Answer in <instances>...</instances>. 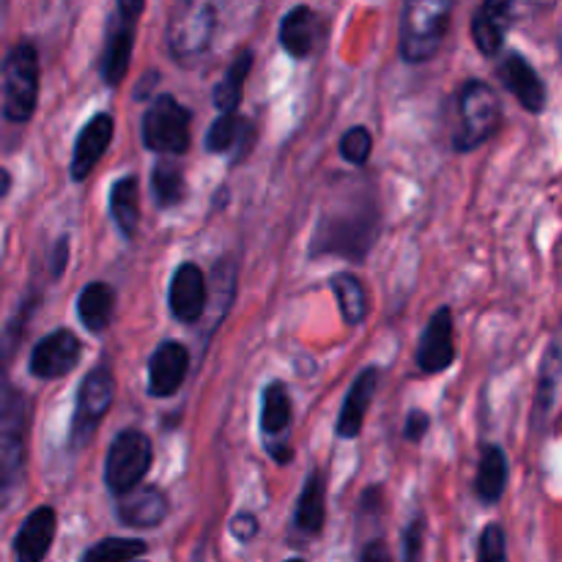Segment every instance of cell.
Masks as SVG:
<instances>
[{
  "label": "cell",
  "instance_id": "cell-36",
  "mask_svg": "<svg viewBox=\"0 0 562 562\" xmlns=\"http://www.w3.org/2000/svg\"><path fill=\"white\" fill-rule=\"evenodd\" d=\"M426 519L417 514L404 532V562H426Z\"/></svg>",
  "mask_w": 562,
  "mask_h": 562
},
{
  "label": "cell",
  "instance_id": "cell-30",
  "mask_svg": "<svg viewBox=\"0 0 562 562\" xmlns=\"http://www.w3.org/2000/svg\"><path fill=\"white\" fill-rule=\"evenodd\" d=\"M291 415H294V406H291V395L285 382H272L267 384L261 395V431L263 437L272 439L278 434H283L291 426Z\"/></svg>",
  "mask_w": 562,
  "mask_h": 562
},
{
  "label": "cell",
  "instance_id": "cell-29",
  "mask_svg": "<svg viewBox=\"0 0 562 562\" xmlns=\"http://www.w3.org/2000/svg\"><path fill=\"white\" fill-rule=\"evenodd\" d=\"M335 291V300H338L340 316L349 327H360L368 318V291L362 285V280L351 272H338L333 280H329Z\"/></svg>",
  "mask_w": 562,
  "mask_h": 562
},
{
  "label": "cell",
  "instance_id": "cell-42",
  "mask_svg": "<svg viewBox=\"0 0 562 562\" xmlns=\"http://www.w3.org/2000/svg\"><path fill=\"white\" fill-rule=\"evenodd\" d=\"M285 562H305V560H300V558H294V560H285Z\"/></svg>",
  "mask_w": 562,
  "mask_h": 562
},
{
  "label": "cell",
  "instance_id": "cell-9",
  "mask_svg": "<svg viewBox=\"0 0 562 562\" xmlns=\"http://www.w3.org/2000/svg\"><path fill=\"white\" fill-rule=\"evenodd\" d=\"M115 398V376L108 366L91 368V373H86L80 390H77V404H75V417H71V448L80 450L97 434L99 423L104 420V415L110 412Z\"/></svg>",
  "mask_w": 562,
  "mask_h": 562
},
{
  "label": "cell",
  "instance_id": "cell-20",
  "mask_svg": "<svg viewBox=\"0 0 562 562\" xmlns=\"http://www.w3.org/2000/svg\"><path fill=\"white\" fill-rule=\"evenodd\" d=\"M379 387V368H366L357 373L351 382L349 393H346L344 406H340L338 423H335V434L338 439H357L362 434V423H366L368 409H371L373 393Z\"/></svg>",
  "mask_w": 562,
  "mask_h": 562
},
{
  "label": "cell",
  "instance_id": "cell-22",
  "mask_svg": "<svg viewBox=\"0 0 562 562\" xmlns=\"http://www.w3.org/2000/svg\"><path fill=\"white\" fill-rule=\"evenodd\" d=\"M252 143H256V124L239 113L220 115L206 132V146L209 154H234V159H245L250 154Z\"/></svg>",
  "mask_w": 562,
  "mask_h": 562
},
{
  "label": "cell",
  "instance_id": "cell-1",
  "mask_svg": "<svg viewBox=\"0 0 562 562\" xmlns=\"http://www.w3.org/2000/svg\"><path fill=\"white\" fill-rule=\"evenodd\" d=\"M379 231V209L373 195L340 203L322 214L311 241V256H346L362 261L371 252Z\"/></svg>",
  "mask_w": 562,
  "mask_h": 562
},
{
  "label": "cell",
  "instance_id": "cell-28",
  "mask_svg": "<svg viewBox=\"0 0 562 562\" xmlns=\"http://www.w3.org/2000/svg\"><path fill=\"white\" fill-rule=\"evenodd\" d=\"M252 58H256L252 49H241V53L234 58V64L228 66V71L223 75V80L214 86L212 102L214 108L220 110V115H231L239 110L241 97H245V82L252 69Z\"/></svg>",
  "mask_w": 562,
  "mask_h": 562
},
{
  "label": "cell",
  "instance_id": "cell-40",
  "mask_svg": "<svg viewBox=\"0 0 562 562\" xmlns=\"http://www.w3.org/2000/svg\"><path fill=\"white\" fill-rule=\"evenodd\" d=\"M66 258H69V239H66V236H60L58 245H55V252H53V278H60V274H64Z\"/></svg>",
  "mask_w": 562,
  "mask_h": 562
},
{
  "label": "cell",
  "instance_id": "cell-27",
  "mask_svg": "<svg viewBox=\"0 0 562 562\" xmlns=\"http://www.w3.org/2000/svg\"><path fill=\"white\" fill-rule=\"evenodd\" d=\"M110 217L126 239H135L140 225V181L137 176H121L110 187Z\"/></svg>",
  "mask_w": 562,
  "mask_h": 562
},
{
  "label": "cell",
  "instance_id": "cell-19",
  "mask_svg": "<svg viewBox=\"0 0 562 562\" xmlns=\"http://www.w3.org/2000/svg\"><path fill=\"white\" fill-rule=\"evenodd\" d=\"M170 514V503L165 497V492L159 486H148L140 483L137 488H132L130 494L119 497L115 505V516L124 527H135V530H151L159 527Z\"/></svg>",
  "mask_w": 562,
  "mask_h": 562
},
{
  "label": "cell",
  "instance_id": "cell-43",
  "mask_svg": "<svg viewBox=\"0 0 562 562\" xmlns=\"http://www.w3.org/2000/svg\"><path fill=\"white\" fill-rule=\"evenodd\" d=\"M135 562H137V560H135Z\"/></svg>",
  "mask_w": 562,
  "mask_h": 562
},
{
  "label": "cell",
  "instance_id": "cell-11",
  "mask_svg": "<svg viewBox=\"0 0 562 562\" xmlns=\"http://www.w3.org/2000/svg\"><path fill=\"white\" fill-rule=\"evenodd\" d=\"M82 344L71 329H55V333L44 335L31 351V373L42 382H53V379H64L66 373L75 371L80 366Z\"/></svg>",
  "mask_w": 562,
  "mask_h": 562
},
{
  "label": "cell",
  "instance_id": "cell-15",
  "mask_svg": "<svg viewBox=\"0 0 562 562\" xmlns=\"http://www.w3.org/2000/svg\"><path fill=\"white\" fill-rule=\"evenodd\" d=\"M562 401V333L554 335L543 355L541 373H538L536 404H532V428L538 434L547 431L549 423L554 420Z\"/></svg>",
  "mask_w": 562,
  "mask_h": 562
},
{
  "label": "cell",
  "instance_id": "cell-41",
  "mask_svg": "<svg viewBox=\"0 0 562 562\" xmlns=\"http://www.w3.org/2000/svg\"><path fill=\"white\" fill-rule=\"evenodd\" d=\"M9 190H11V176H9V170L0 168V198H5V192Z\"/></svg>",
  "mask_w": 562,
  "mask_h": 562
},
{
  "label": "cell",
  "instance_id": "cell-7",
  "mask_svg": "<svg viewBox=\"0 0 562 562\" xmlns=\"http://www.w3.org/2000/svg\"><path fill=\"white\" fill-rule=\"evenodd\" d=\"M38 102V53L31 42H20L3 60V115L14 124L33 119Z\"/></svg>",
  "mask_w": 562,
  "mask_h": 562
},
{
  "label": "cell",
  "instance_id": "cell-10",
  "mask_svg": "<svg viewBox=\"0 0 562 562\" xmlns=\"http://www.w3.org/2000/svg\"><path fill=\"white\" fill-rule=\"evenodd\" d=\"M146 5L140 0H121L108 20L104 31V53H102V80L110 88H119L124 82L126 71L132 64V49H135L137 16L143 14Z\"/></svg>",
  "mask_w": 562,
  "mask_h": 562
},
{
  "label": "cell",
  "instance_id": "cell-34",
  "mask_svg": "<svg viewBox=\"0 0 562 562\" xmlns=\"http://www.w3.org/2000/svg\"><path fill=\"white\" fill-rule=\"evenodd\" d=\"M338 151L340 157H344L349 165H355V168L368 165V159H371V151H373L371 130H368V126H351V130L344 132V137H340Z\"/></svg>",
  "mask_w": 562,
  "mask_h": 562
},
{
  "label": "cell",
  "instance_id": "cell-32",
  "mask_svg": "<svg viewBox=\"0 0 562 562\" xmlns=\"http://www.w3.org/2000/svg\"><path fill=\"white\" fill-rule=\"evenodd\" d=\"M146 541L140 538H102L93 543L80 562H135L146 554Z\"/></svg>",
  "mask_w": 562,
  "mask_h": 562
},
{
  "label": "cell",
  "instance_id": "cell-13",
  "mask_svg": "<svg viewBox=\"0 0 562 562\" xmlns=\"http://www.w3.org/2000/svg\"><path fill=\"white\" fill-rule=\"evenodd\" d=\"M456 362V340H453V311L448 305L439 307L428 318L426 329L417 344V368L423 373H445Z\"/></svg>",
  "mask_w": 562,
  "mask_h": 562
},
{
  "label": "cell",
  "instance_id": "cell-35",
  "mask_svg": "<svg viewBox=\"0 0 562 562\" xmlns=\"http://www.w3.org/2000/svg\"><path fill=\"white\" fill-rule=\"evenodd\" d=\"M477 562H508V541L497 521L483 527L481 541H477Z\"/></svg>",
  "mask_w": 562,
  "mask_h": 562
},
{
  "label": "cell",
  "instance_id": "cell-38",
  "mask_svg": "<svg viewBox=\"0 0 562 562\" xmlns=\"http://www.w3.org/2000/svg\"><path fill=\"white\" fill-rule=\"evenodd\" d=\"M258 530H261V525H258L256 516L247 514V510L236 514L234 521H231V532H234L236 541H241V543H250L252 538L258 536Z\"/></svg>",
  "mask_w": 562,
  "mask_h": 562
},
{
  "label": "cell",
  "instance_id": "cell-33",
  "mask_svg": "<svg viewBox=\"0 0 562 562\" xmlns=\"http://www.w3.org/2000/svg\"><path fill=\"white\" fill-rule=\"evenodd\" d=\"M33 311H36V300L22 302L20 311L14 313V318L5 324L3 335H0V379L9 373V366H11V360H14L16 349H20L22 335H25V324H27V318H31Z\"/></svg>",
  "mask_w": 562,
  "mask_h": 562
},
{
  "label": "cell",
  "instance_id": "cell-17",
  "mask_svg": "<svg viewBox=\"0 0 562 562\" xmlns=\"http://www.w3.org/2000/svg\"><path fill=\"white\" fill-rule=\"evenodd\" d=\"M113 130L115 121L110 113H97L88 119V124L77 135L75 151H71V181H86L91 176V170L97 168L99 159L104 157V151L113 143Z\"/></svg>",
  "mask_w": 562,
  "mask_h": 562
},
{
  "label": "cell",
  "instance_id": "cell-31",
  "mask_svg": "<svg viewBox=\"0 0 562 562\" xmlns=\"http://www.w3.org/2000/svg\"><path fill=\"white\" fill-rule=\"evenodd\" d=\"M151 190L154 201H157L159 209L179 206L187 198V181L184 170H181L179 162H173L170 157H162L151 170Z\"/></svg>",
  "mask_w": 562,
  "mask_h": 562
},
{
  "label": "cell",
  "instance_id": "cell-16",
  "mask_svg": "<svg viewBox=\"0 0 562 562\" xmlns=\"http://www.w3.org/2000/svg\"><path fill=\"white\" fill-rule=\"evenodd\" d=\"M497 77L503 86L516 97V102L527 110V113L538 115L547 108V86H543L541 75L536 66L525 58L521 53H508L497 66Z\"/></svg>",
  "mask_w": 562,
  "mask_h": 562
},
{
  "label": "cell",
  "instance_id": "cell-21",
  "mask_svg": "<svg viewBox=\"0 0 562 562\" xmlns=\"http://www.w3.org/2000/svg\"><path fill=\"white\" fill-rule=\"evenodd\" d=\"M55 530H58V514H55V508L42 505V508L33 510L22 521L20 532L14 538L16 562H44L55 541Z\"/></svg>",
  "mask_w": 562,
  "mask_h": 562
},
{
  "label": "cell",
  "instance_id": "cell-6",
  "mask_svg": "<svg viewBox=\"0 0 562 562\" xmlns=\"http://www.w3.org/2000/svg\"><path fill=\"white\" fill-rule=\"evenodd\" d=\"M154 461V445L140 428H126L115 434L104 459V486L115 499L130 494L143 483Z\"/></svg>",
  "mask_w": 562,
  "mask_h": 562
},
{
  "label": "cell",
  "instance_id": "cell-18",
  "mask_svg": "<svg viewBox=\"0 0 562 562\" xmlns=\"http://www.w3.org/2000/svg\"><path fill=\"white\" fill-rule=\"evenodd\" d=\"M324 36H327V25L322 16L311 9V5H296L289 14L280 20V47L291 55V58H311L318 47H322Z\"/></svg>",
  "mask_w": 562,
  "mask_h": 562
},
{
  "label": "cell",
  "instance_id": "cell-5",
  "mask_svg": "<svg viewBox=\"0 0 562 562\" xmlns=\"http://www.w3.org/2000/svg\"><path fill=\"white\" fill-rule=\"evenodd\" d=\"M217 31V9L203 0H184L170 9L168 53L173 60L190 66L201 58Z\"/></svg>",
  "mask_w": 562,
  "mask_h": 562
},
{
  "label": "cell",
  "instance_id": "cell-25",
  "mask_svg": "<svg viewBox=\"0 0 562 562\" xmlns=\"http://www.w3.org/2000/svg\"><path fill=\"white\" fill-rule=\"evenodd\" d=\"M324 521H327V483H324L322 472L313 470L302 486L300 503H296L294 527L302 536L316 538L324 530Z\"/></svg>",
  "mask_w": 562,
  "mask_h": 562
},
{
  "label": "cell",
  "instance_id": "cell-39",
  "mask_svg": "<svg viewBox=\"0 0 562 562\" xmlns=\"http://www.w3.org/2000/svg\"><path fill=\"white\" fill-rule=\"evenodd\" d=\"M360 562H393V554H390L387 543L384 541H371L366 549H362Z\"/></svg>",
  "mask_w": 562,
  "mask_h": 562
},
{
  "label": "cell",
  "instance_id": "cell-14",
  "mask_svg": "<svg viewBox=\"0 0 562 562\" xmlns=\"http://www.w3.org/2000/svg\"><path fill=\"white\" fill-rule=\"evenodd\" d=\"M190 371V349L179 340H165L154 349L148 360V395L151 398H170L179 393Z\"/></svg>",
  "mask_w": 562,
  "mask_h": 562
},
{
  "label": "cell",
  "instance_id": "cell-24",
  "mask_svg": "<svg viewBox=\"0 0 562 562\" xmlns=\"http://www.w3.org/2000/svg\"><path fill=\"white\" fill-rule=\"evenodd\" d=\"M115 313V291L113 285L93 280L77 296V316H80L82 327L91 335H104L113 324Z\"/></svg>",
  "mask_w": 562,
  "mask_h": 562
},
{
  "label": "cell",
  "instance_id": "cell-37",
  "mask_svg": "<svg viewBox=\"0 0 562 562\" xmlns=\"http://www.w3.org/2000/svg\"><path fill=\"white\" fill-rule=\"evenodd\" d=\"M428 431H431V417H428V412L412 409L409 415H406V426H404V439H406V442L420 445L423 439H426Z\"/></svg>",
  "mask_w": 562,
  "mask_h": 562
},
{
  "label": "cell",
  "instance_id": "cell-12",
  "mask_svg": "<svg viewBox=\"0 0 562 562\" xmlns=\"http://www.w3.org/2000/svg\"><path fill=\"white\" fill-rule=\"evenodd\" d=\"M206 274L198 263L184 261L176 267L170 274V289H168V307L170 316L179 324H195L201 322L206 313Z\"/></svg>",
  "mask_w": 562,
  "mask_h": 562
},
{
  "label": "cell",
  "instance_id": "cell-3",
  "mask_svg": "<svg viewBox=\"0 0 562 562\" xmlns=\"http://www.w3.org/2000/svg\"><path fill=\"white\" fill-rule=\"evenodd\" d=\"M450 0H415L401 11V58L412 66L431 60L442 47L450 27Z\"/></svg>",
  "mask_w": 562,
  "mask_h": 562
},
{
  "label": "cell",
  "instance_id": "cell-26",
  "mask_svg": "<svg viewBox=\"0 0 562 562\" xmlns=\"http://www.w3.org/2000/svg\"><path fill=\"white\" fill-rule=\"evenodd\" d=\"M508 486V456L499 445H483L477 461L475 494L483 505H497Z\"/></svg>",
  "mask_w": 562,
  "mask_h": 562
},
{
  "label": "cell",
  "instance_id": "cell-23",
  "mask_svg": "<svg viewBox=\"0 0 562 562\" xmlns=\"http://www.w3.org/2000/svg\"><path fill=\"white\" fill-rule=\"evenodd\" d=\"M510 16H514V5L499 3V0L483 3L475 11V16H472V38H475V47L486 58H494L503 49L505 33L510 27Z\"/></svg>",
  "mask_w": 562,
  "mask_h": 562
},
{
  "label": "cell",
  "instance_id": "cell-8",
  "mask_svg": "<svg viewBox=\"0 0 562 562\" xmlns=\"http://www.w3.org/2000/svg\"><path fill=\"white\" fill-rule=\"evenodd\" d=\"M192 110L173 93H159L143 113V146L157 154H184L190 148Z\"/></svg>",
  "mask_w": 562,
  "mask_h": 562
},
{
  "label": "cell",
  "instance_id": "cell-4",
  "mask_svg": "<svg viewBox=\"0 0 562 562\" xmlns=\"http://www.w3.org/2000/svg\"><path fill=\"white\" fill-rule=\"evenodd\" d=\"M503 121V104L497 91L483 80H467L459 91V130L453 148L459 154L475 151L492 140Z\"/></svg>",
  "mask_w": 562,
  "mask_h": 562
},
{
  "label": "cell",
  "instance_id": "cell-2",
  "mask_svg": "<svg viewBox=\"0 0 562 562\" xmlns=\"http://www.w3.org/2000/svg\"><path fill=\"white\" fill-rule=\"evenodd\" d=\"M27 426H31V404L25 393L5 387L0 398V508L16 497L25 477Z\"/></svg>",
  "mask_w": 562,
  "mask_h": 562
}]
</instances>
